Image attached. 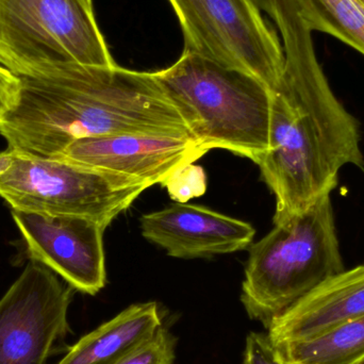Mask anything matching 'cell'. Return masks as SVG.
I'll return each mask as SVG.
<instances>
[{"instance_id":"1","label":"cell","mask_w":364,"mask_h":364,"mask_svg":"<svg viewBox=\"0 0 364 364\" xmlns=\"http://www.w3.org/2000/svg\"><path fill=\"white\" fill-rule=\"evenodd\" d=\"M19 78L16 105L0 123V136L11 151L62 158L70 143L89 136L194 138L186 113L155 72L74 64Z\"/></svg>"},{"instance_id":"2","label":"cell","mask_w":364,"mask_h":364,"mask_svg":"<svg viewBox=\"0 0 364 364\" xmlns=\"http://www.w3.org/2000/svg\"><path fill=\"white\" fill-rule=\"evenodd\" d=\"M360 125L323 68L284 74L273 92L269 149L256 164L276 198L274 225L307 210L339 183L348 164L364 172Z\"/></svg>"},{"instance_id":"3","label":"cell","mask_w":364,"mask_h":364,"mask_svg":"<svg viewBox=\"0 0 364 364\" xmlns=\"http://www.w3.org/2000/svg\"><path fill=\"white\" fill-rule=\"evenodd\" d=\"M155 75L208 151L226 149L256 164L269 149L273 92L258 79L188 51Z\"/></svg>"},{"instance_id":"4","label":"cell","mask_w":364,"mask_h":364,"mask_svg":"<svg viewBox=\"0 0 364 364\" xmlns=\"http://www.w3.org/2000/svg\"><path fill=\"white\" fill-rule=\"evenodd\" d=\"M331 195L274 225L250 247L241 301L248 316L267 329L318 284L346 269Z\"/></svg>"},{"instance_id":"5","label":"cell","mask_w":364,"mask_h":364,"mask_svg":"<svg viewBox=\"0 0 364 364\" xmlns=\"http://www.w3.org/2000/svg\"><path fill=\"white\" fill-rule=\"evenodd\" d=\"M0 64L18 77L117 65L87 0H0Z\"/></svg>"},{"instance_id":"6","label":"cell","mask_w":364,"mask_h":364,"mask_svg":"<svg viewBox=\"0 0 364 364\" xmlns=\"http://www.w3.org/2000/svg\"><path fill=\"white\" fill-rule=\"evenodd\" d=\"M151 186L63 158L0 153V197L11 210L91 218L107 228Z\"/></svg>"},{"instance_id":"7","label":"cell","mask_w":364,"mask_h":364,"mask_svg":"<svg viewBox=\"0 0 364 364\" xmlns=\"http://www.w3.org/2000/svg\"><path fill=\"white\" fill-rule=\"evenodd\" d=\"M183 34V51L241 70L277 91L284 47L252 0H168Z\"/></svg>"},{"instance_id":"8","label":"cell","mask_w":364,"mask_h":364,"mask_svg":"<svg viewBox=\"0 0 364 364\" xmlns=\"http://www.w3.org/2000/svg\"><path fill=\"white\" fill-rule=\"evenodd\" d=\"M74 289L31 260L0 299V364H47L70 331Z\"/></svg>"},{"instance_id":"9","label":"cell","mask_w":364,"mask_h":364,"mask_svg":"<svg viewBox=\"0 0 364 364\" xmlns=\"http://www.w3.org/2000/svg\"><path fill=\"white\" fill-rule=\"evenodd\" d=\"M31 260L65 280L74 290L95 295L106 286L105 228L91 218L11 210Z\"/></svg>"},{"instance_id":"10","label":"cell","mask_w":364,"mask_h":364,"mask_svg":"<svg viewBox=\"0 0 364 364\" xmlns=\"http://www.w3.org/2000/svg\"><path fill=\"white\" fill-rule=\"evenodd\" d=\"M207 153L192 136L126 134L78 139L66 147L62 158L164 186L178 168Z\"/></svg>"},{"instance_id":"11","label":"cell","mask_w":364,"mask_h":364,"mask_svg":"<svg viewBox=\"0 0 364 364\" xmlns=\"http://www.w3.org/2000/svg\"><path fill=\"white\" fill-rule=\"evenodd\" d=\"M143 237L181 259L208 258L245 250L254 227L201 205L176 203L141 218Z\"/></svg>"},{"instance_id":"12","label":"cell","mask_w":364,"mask_h":364,"mask_svg":"<svg viewBox=\"0 0 364 364\" xmlns=\"http://www.w3.org/2000/svg\"><path fill=\"white\" fill-rule=\"evenodd\" d=\"M364 316V264L327 278L288 310L267 331L272 344L314 339Z\"/></svg>"},{"instance_id":"13","label":"cell","mask_w":364,"mask_h":364,"mask_svg":"<svg viewBox=\"0 0 364 364\" xmlns=\"http://www.w3.org/2000/svg\"><path fill=\"white\" fill-rule=\"evenodd\" d=\"M162 327L156 303L136 304L81 338L58 364H114Z\"/></svg>"},{"instance_id":"14","label":"cell","mask_w":364,"mask_h":364,"mask_svg":"<svg viewBox=\"0 0 364 364\" xmlns=\"http://www.w3.org/2000/svg\"><path fill=\"white\" fill-rule=\"evenodd\" d=\"M273 346L282 364H363L364 316L314 339Z\"/></svg>"},{"instance_id":"15","label":"cell","mask_w":364,"mask_h":364,"mask_svg":"<svg viewBox=\"0 0 364 364\" xmlns=\"http://www.w3.org/2000/svg\"><path fill=\"white\" fill-rule=\"evenodd\" d=\"M309 29L339 38L364 55V0H295Z\"/></svg>"},{"instance_id":"16","label":"cell","mask_w":364,"mask_h":364,"mask_svg":"<svg viewBox=\"0 0 364 364\" xmlns=\"http://www.w3.org/2000/svg\"><path fill=\"white\" fill-rule=\"evenodd\" d=\"M257 8L271 17L284 47L294 46L307 38L310 29L301 17L295 0H252Z\"/></svg>"},{"instance_id":"17","label":"cell","mask_w":364,"mask_h":364,"mask_svg":"<svg viewBox=\"0 0 364 364\" xmlns=\"http://www.w3.org/2000/svg\"><path fill=\"white\" fill-rule=\"evenodd\" d=\"M175 344L176 340L162 326L114 364H174Z\"/></svg>"},{"instance_id":"18","label":"cell","mask_w":364,"mask_h":364,"mask_svg":"<svg viewBox=\"0 0 364 364\" xmlns=\"http://www.w3.org/2000/svg\"><path fill=\"white\" fill-rule=\"evenodd\" d=\"M172 199L186 203L188 199L201 196L207 190V176L201 166L186 164L164 183Z\"/></svg>"},{"instance_id":"19","label":"cell","mask_w":364,"mask_h":364,"mask_svg":"<svg viewBox=\"0 0 364 364\" xmlns=\"http://www.w3.org/2000/svg\"><path fill=\"white\" fill-rule=\"evenodd\" d=\"M243 364H282L267 333H252L247 336Z\"/></svg>"},{"instance_id":"20","label":"cell","mask_w":364,"mask_h":364,"mask_svg":"<svg viewBox=\"0 0 364 364\" xmlns=\"http://www.w3.org/2000/svg\"><path fill=\"white\" fill-rule=\"evenodd\" d=\"M21 91V78L0 64V123L14 108Z\"/></svg>"},{"instance_id":"21","label":"cell","mask_w":364,"mask_h":364,"mask_svg":"<svg viewBox=\"0 0 364 364\" xmlns=\"http://www.w3.org/2000/svg\"><path fill=\"white\" fill-rule=\"evenodd\" d=\"M89 4H93V0H87Z\"/></svg>"},{"instance_id":"22","label":"cell","mask_w":364,"mask_h":364,"mask_svg":"<svg viewBox=\"0 0 364 364\" xmlns=\"http://www.w3.org/2000/svg\"><path fill=\"white\" fill-rule=\"evenodd\" d=\"M363 364H364V363Z\"/></svg>"}]
</instances>
